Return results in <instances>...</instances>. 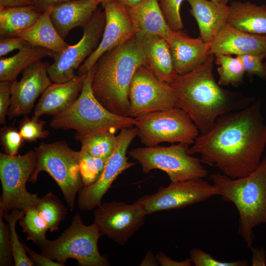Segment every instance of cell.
<instances>
[{"label": "cell", "mask_w": 266, "mask_h": 266, "mask_svg": "<svg viewBox=\"0 0 266 266\" xmlns=\"http://www.w3.org/2000/svg\"><path fill=\"white\" fill-rule=\"evenodd\" d=\"M266 146V125L261 102L218 117L210 129L199 135L188 153L200 154L202 163L218 167L225 175L244 177L260 165Z\"/></svg>", "instance_id": "1"}, {"label": "cell", "mask_w": 266, "mask_h": 266, "mask_svg": "<svg viewBox=\"0 0 266 266\" xmlns=\"http://www.w3.org/2000/svg\"><path fill=\"white\" fill-rule=\"evenodd\" d=\"M214 63L215 56L210 54L197 68L177 75L169 83L177 107L189 115L200 134L209 131L220 116L241 109L256 100L221 87L213 73Z\"/></svg>", "instance_id": "2"}, {"label": "cell", "mask_w": 266, "mask_h": 266, "mask_svg": "<svg viewBox=\"0 0 266 266\" xmlns=\"http://www.w3.org/2000/svg\"><path fill=\"white\" fill-rule=\"evenodd\" d=\"M143 65L146 62L137 35L104 53L91 69L96 98L112 113L129 116L130 85L135 70Z\"/></svg>", "instance_id": "3"}, {"label": "cell", "mask_w": 266, "mask_h": 266, "mask_svg": "<svg viewBox=\"0 0 266 266\" xmlns=\"http://www.w3.org/2000/svg\"><path fill=\"white\" fill-rule=\"evenodd\" d=\"M209 178L219 195L236 207L239 215L238 233L251 249L253 229L266 224V156L255 170L244 177L232 179L224 174L213 173Z\"/></svg>", "instance_id": "4"}, {"label": "cell", "mask_w": 266, "mask_h": 266, "mask_svg": "<svg viewBox=\"0 0 266 266\" xmlns=\"http://www.w3.org/2000/svg\"><path fill=\"white\" fill-rule=\"evenodd\" d=\"M92 71L85 74L82 89L77 100L64 111L54 116L50 123L52 128L72 129L75 137L107 130L114 133L135 125V118L118 115L106 109L96 98L91 87Z\"/></svg>", "instance_id": "5"}, {"label": "cell", "mask_w": 266, "mask_h": 266, "mask_svg": "<svg viewBox=\"0 0 266 266\" xmlns=\"http://www.w3.org/2000/svg\"><path fill=\"white\" fill-rule=\"evenodd\" d=\"M101 236L94 222L85 225L81 217L76 214L69 226L58 238L52 240L46 238L37 245L42 255L64 265L72 258L81 266H110L107 257L101 255L98 249Z\"/></svg>", "instance_id": "6"}, {"label": "cell", "mask_w": 266, "mask_h": 266, "mask_svg": "<svg viewBox=\"0 0 266 266\" xmlns=\"http://www.w3.org/2000/svg\"><path fill=\"white\" fill-rule=\"evenodd\" d=\"M35 167L29 181L35 183L41 171L48 173L56 182L70 209L74 208L77 193L83 187L78 159V151L64 141L41 142L34 148Z\"/></svg>", "instance_id": "7"}, {"label": "cell", "mask_w": 266, "mask_h": 266, "mask_svg": "<svg viewBox=\"0 0 266 266\" xmlns=\"http://www.w3.org/2000/svg\"><path fill=\"white\" fill-rule=\"evenodd\" d=\"M189 145L179 143L169 146H154L135 148L129 153L147 173L154 169L165 172L171 182L205 177L207 170L201 161L188 153Z\"/></svg>", "instance_id": "8"}, {"label": "cell", "mask_w": 266, "mask_h": 266, "mask_svg": "<svg viewBox=\"0 0 266 266\" xmlns=\"http://www.w3.org/2000/svg\"><path fill=\"white\" fill-rule=\"evenodd\" d=\"M137 136L146 146L162 142L193 144L199 130L183 109L173 108L147 114L135 118Z\"/></svg>", "instance_id": "9"}, {"label": "cell", "mask_w": 266, "mask_h": 266, "mask_svg": "<svg viewBox=\"0 0 266 266\" xmlns=\"http://www.w3.org/2000/svg\"><path fill=\"white\" fill-rule=\"evenodd\" d=\"M36 153L30 150L23 155L0 153V179L2 193L0 209L3 212L13 209L26 211L35 207L40 198L27 191L26 183L35 167Z\"/></svg>", "instance_id": "10"}, {"label": "cell", "mask_w": 266, "mask_h": 266, "mask_svg": "<svg viewBox=\"0 0 266 266\" xmlns=\"http://www.w3.org/2000/svg\"><path fill=\"white\" fill-rule=\"evenodd\" d=\"M128 98L129 116L133 118L177 107V99L169 83L158 78L145 65L135 70Z\"/></svg>", "instance_id": "11"}, {"label": "cell", "mask_w": 266, "mask_h": 266, "mask_svg": "<svg viewBox=\"0 0 266 266\" xmlns=\"http://www.w3.org/2000/svg\"><path fill=\"white\" fill-rule=\"evenodd\" d=\"M105 24L104 11L97 9L89 23L83 28V33L77 43L62 52L52 51L54 60L48 68V76L53 83H63L74 77L75 70L98 47Z\"/></svg>", "instance_id": "12"}, {"label": "cell", "mask_w": 266, "mask_h": 266, "mask_svg": "<svg viewBox=\"0 0 266 266\" xmlns=\"http://www.w3.org/2000/svg\"><path fill=\"white\" fill-rule=\"evenodd\" d=\"M219 195L216 186L201 178L171 182L162 186L149 195L140 197L134 202L140 205L147 214L156 212L181 209Z\"/></svg>", "instance_id": "13"}, {"label": "cell", "mask_w": 266, "mask_h": 266, "mask_svg": "<svg viewBox=\"0 0 266 266\" xmlns=\"http://www.w3.org/2000/svg\"><path fill=\"white\" fill-rule=\"evenodd\" d=\"M137 133V127H131L121 129L116 136L115 149L100 176L94 183L83 187L78 192L77 203L79 209L92 210L100 206L102 197L119 175L136 164L128 161L126 154L129 145Z\"/></svg>", "instance_id": "14"}, {"label": "cell", "mask_w": 266, "mask_h": 266, "mask_svg": "<svg viewBox=\"0 0 266 266\" xmlns=\"http://www.w3.org/2000/svg\"><path fill=\"white\" fill-rule=\"evenodd\" d=\"M147 215L135 202L115 200L101 204L94 212V222L101 236H107L119 245H125L143 225Z\"/></svg>", "instance_id": "15"}, {"label": "cell", "mask_w": 266, "mask_h": 266, "mask_svg": "<svg viewBox=\"0 0 266 266\" xmlns=\"http://www.w3.org/2000/svg\"><path fill=\"white\" fill-rule=\"evenodd\" d=\"M105 24L101 40L96 49L78 67L77 75H85L104 53L122 44L138 33L137 28L127 11L114 0L102 5Z\"/></svg>", "instance_id": "16"}, {"label": "cell", "mask_w": 266, "mask_h": 266, "mask_svg": "<svg viewBox=\"0 0 266 266\" xmlns=\"http://www.w3.org/2000/svg\"><path fill=\"white\" fill-rule=\"evenodd\" d=\"M50 65L39 60L24 70L19 81H11V104L7 114L9 119L31 112L36 99L52 84L47 72Z\"/></svg>", "instance_id": "17"}, {"label": "cell", "mask_w": 266, "mask_h": 266, "mask_svg": "<svg viewBox=\"0 0 266 266\" xmlns=\"http://www.w3.org/2000/svg\"><path fill=\"white\" fill-rule=\"evenodd\" d=\"M210 54L266 55V35L246 33L227 23L212 41Z\"/></svg>", "instance_id": "18"}, {"label": "cell", "mask_w": 266, "mask_h": 266, "mask_svg": "<svg viewBox=\"0 0 266 266\" xmlns=\"http://www.w3.org/2000/svg\"><path fill=\"white\" fill-rule=\"evenodd\" d=\"M211 42L193 38L182 30L173 32L169 45L177 75L187 73L202 64L210 54Z\"/></svg>", "instance_id": "19"}, {"label": "cell", "mask_w": 266, "mask_h": 266, "mask_svg": "<svg viewBox=\"0 0 266 266\" xmlns=\"http://www.w3.org/2000/svg\"><path fill=\"white\" fill-rule=\"evenodd\" d=\"M85 75H77L70 80L50 84L43 92L34 110V115L54 116L70 106L80 95Z\"/></svg>", "instance_id": "20"}, {"label": "cell", "mask_w": 266, "mask_h": 266, "mask_svg": "<svg viewBox=\"0 0 266 266\" xmlns=\"http://www.w3.org/2000/svg\"><path fill=\"white\" fill-rule=\"evenodd\" d=\"M100 3L98 0H70L53 6L51 20L64 39L73 29L84 28Z\"/></svg>", "instance_id": "21"}, {"label": "cell", "mask_w": 266, "mask_h": 266, "mask_svg": "<svg viewBox=\"0 0 266 266\" xmlns=\"http://www.w3.org/2000/svg\"><path fill=\"white\" fill-rule=\"evenodd\" d=\"M190 5V14L197 22L200 37L211 42L228 23L230 6L207 0H186Z\"/></svg>", "instance_id": "22"}, {"label": "cell", "mask_w": 266, "mask_h": 266, "mask_svg": "<svg viewBox=\"0 0 266 266\" xmlns=\"http://www.w3.org/2000/svg\"><path fill=\"white\" fill-rule=\"evenodd\" d=\"M126 9L137 28L136 35L139 37L158 35L169 42L173 31L164 17L159 0H143L136 6Z\"/></svg>", "instance_id": "23"}, {"label": "cell", "mask_w": 266, "mask_h": 266, "mask_svg": "<svg viewBox=\"0 0 266 266\" xmlns=\"http://www.w3.org/2000/svg\"><path fill=\"white\" fill-rule=\"evenodd\" d=\"M140 38L146 66L160 79L168 83L171 82L177 74L167 41L155 35Z\"/></svg>", "instance_id": "24"}, {"label": "cell", "mask_w": 266, "mask_h": 266, "mask_svg": "<svg viewBox=\"0 0 266 266\" xmlns=\"http://www.w3.org/2000/svg\"><path fill=\"white\" fill-rule=\"evenodd\" d=\"M53 8L49 7L33 25L13 36L21 38L33 46L43 47L56 52L64 51L69 45L62 38L53 25L51 17Z\"/></svg>", "instance_id": "25"}, {"label": "cell", "mask_w": 266, "mask_h": 266, "mask_svg": "<svg viewBox=\"0 0 266 266\" xmlns=\"http://www.w3.org/2000/svg\"><path fill=\"white\" fill-rule=\"evenodd\" d=\"M230 6L229 24L246 33L266 35V5L233 1Z\"/></svg>", "instance_id": "26"}, {"label": "cell", "mask_w": 266, "mask_h": 266, "mask_svg": "<svg viewBox=\"0 0 266 266\" xmlns=\"http://www.w3.org/2000/svg\"><path fill=\"white\" fill-rule=\"evenodd\" d=\"M52 51L28 44L15 55L0 59V81H12L19 74L33 63L49 56Z\"/></svg>", "instance_id": "27"}, {"label": "cell", "mask_w": 266, "mask_h": 266, "mask_svg": "<svg viewBox=\"0 0 266 266\" xmlns=\"http://www.w3.org/2000/svg\"><path fill=\"white\" fill-rule=\"evenodd\" d=\"M41 13L34 5L19 7L0 5V38L13 36L28 29L37 21Z\"/></svg>", "instance_id": "28"}, {"label": "cell", "mask_w": 266, "mask_h": 266, "mask_svg": "<svg viewBox=\"0 0 266 266\" xmlns=\"http://www.w3.org/2000/svg\"><path fill=\"white\" fill-rule=\"evenodd\" d=\"M215 63L219 66L218 84L221 86L237 87L243 82L246 73L243 65L237 56L220 54L215 56Z\"/></svg>", "instance_id": "29"}, {"label": "cell", "mask_w": 266, "mask_h": 266, "mask_svg": "<svg viewBox=\"0 0 266 266\" xmlns=\"http://www.w3.org/2000/svg\"><path fill=\"white\" fill-rule=\"evenodd\" d=\"M114 133L110 131H101L84 135L78 140L81 144V148L93 156L109 158L116 145V137Z\"/></svg>", "instance_id": "30"}, {"label": "cell", "mask_w": 266, "mask_h": 266, "mask_svg": "<svg viewBox=\"0 0 266 266\" xmlns=\"http://www.w3.org/2000/svg\"><path fill=\"white\" fill-rule=\"evenodd\" d=\"M35 207L51 232L58 230L67 213L63 202L51 192L39 198Z\"/></svg>", "instance_id": "31"}, {"label": "cell", "mask_w": 266, "mask_h": 266, "mask_svg": "<svg viewBox=\"0 0 266 266\" xmlns=\"http://www.w3.org/2000/svg\"><path fill=\"white\" fill-rule=\"evenodd\" d=\"M24 215V211L16 209L11 210L10 213L3 211V217L9 224V235L15 266H35L27 255L22 241L19 240L16 232V224Z\"/></svg>", "instance_id": "32"}, {"label": "cell", "mask_w": 266, "mask_h": 266, "mask_svg": "<svg viewBox=\"0 0 266 266\" xmlns=\"http://www.w3.org/2000/svg\"><path fill=\"white\" fill-rule=\"evenodd\" d=\"M22 231L27 234V240H32L38 245L45 239L48 228L36 207L25 211V215L19 220Z\"/></svg>", "instance_id": "33"}, {"label": "cell", "mask_w": 266, "mask_h": 266, "mask_svg": "<svg viewBox=\"0 0 266 266\" xmlns=\"http://www.w3.org/2000/svg\"><path fill=\"white\" fill-rule=\"evenodd\" d=\"M78 159L83 187H86L99 178L108 158L95 157L81 148L78 151Z\"/></svg>", "instance_id": "34"}, {"label": "cell", "mask_w": 266, "mask_h": 266, "mask_svg": "<svg viewBox=\"0 0 266 266\" xmlns=\"http://www.w3.org/2000/svg\"><path fill=\"white\" fill-rule=\"evenodd\" d=\"M45 124V122L38 117L33 115L29 118L26 115L20 122L19 131L24 141H36L48 136L49 132L44 129Z\"/></svg>", "instance_id": "35"}, {"label": "cell", "mask_w": 266, "mask_h": 266, "mask_svg": "<svg viewBox=\"0 0 266 266\" xmlns=\"http://www.w3.org/2000/svg\"><path fill=\"white\" fill-rule=\"evenodd\" d=\"M185 0H159L164 17L173 32L182 30L183 25L180 16V7Z\"/></svg>", "instance_id": "36"}, {"label": "cell", "mask_w": 266, "mask_h": 266, "mask_svg": "<svg viewBox=\"0 0 266 266\" xmlns=\"http://www.w3.org/2000/svg\"><path fill=\"white\" fill-rule=\"evenodd\" d=\"M24 141L19 131L14 127L4 126L0 129V143L5 154L17 155Z\"/></svg>", "instance_id": "37"}, {"label": "cell", "mask_w": 266, "mask_h": 266, "mask_svg": "<svg viewBox=\"0 0 266 266\" xmlns=\"http://www.w3.org/2000/svg\"><path fill=\"white\" fill-rule=\"evenodd\" d=\"M236 56L241 61L246 73L250 78L257 76L266 80V64L263 62L266 58V54H248Z\"/></svg>", "instance_id": "38"}, {"label": "cell", "mask_w": 266, "mask_h": 266, "mask_svg": "<svg viewBox=\"0 0 266 266\" xmlns=\"http://www.w3.org/2000/svg\"><path fill=\"white\" fill-rule=\"evenodd\" d=\"M190 258L195 266H247L245 260L225 262L215 259L209 253L200 248H192L190 252Z\"/></svg>", "instance_id": "39"}, {"label": "cell", "mask_w": 266, "mask_h": 266, "mask_svg": "<svg viewBox=\"0 0 266 266\" xmlns=\"http://www.w3.org/2000/svg\"><path fill=\"white\" fill-rule=\"evenodd\" d=\"M3 210L0 209V266H8L13 264L8 223L3 221Z\"/></svg>", "instance_id": "40"}, {"label": "cell", "mask_w": 266, "mask_h": 266, "mask_svg": "<svg viewBox=\"0 0 266 266\" xmlns=\"http://www.w3.org/2000/svg\"><path fill=\"white\" fill-rule=\"evenodd\" d=\"M11 82H0V124L5 125L6 115L11 104Z\"/></svg>", "instance_id": "41"}, {"label": "cell", "mask_w": 266, "mask_h": 266, "mask_svg": "<svg viewBox=\"0 0 266 266\" xmlns=\"http://www.w3.org/2000/svg\"><path fill=\"white\" fill-rule=\"evenodd\" d=\"M29 44L24 39L16 36L1 37L0 40V56L2 57L16 49L19 50Z\"/></svg>", "instance_id": "42"}, {"label": "cell", "mask_w": 266, "mask_h": 266, "mask_svg": "<svg viewBox=\"0 0 266 266\" xmlns=\"http://www.w3.org/2000/svg\"><path fill=\"white\" fill-rule=\"evenodd\" d=\"M25 249L31 257L32 260L38 266H64L65 265L58 262H55L48 257L41 254H39L29 248L25 243L22 242Z\"/></svg>", "instance_id": "43"}, {"label": "cell", "mask_w": 266, "mask_h": 266, "mask_svg": "<svg viewBox=\"0 0 266 266\" xmlns=\"http://www.w3.org/2000/svg\"><path fill=\"white\" fill-rule=\"evenodd\" d=\"M156 256L159 265L161 266H191L192 265V261L190 258L182 261H176L162 251H159Z\"/></svg>", "instance_id": "44"}, {"label": "cell", "mask_w": 266, "mask_h": 266, "mask_svg": "<svg viewBox=\"0 0 266 266\" xmlns=\"http://www.w3.org/2000/svg\"><path fill=\"white\" fill-rule=\"evenodd\" d=\"M251 250L252 252L251 259L252 266H266V252L263 248H254L252 247Z\"/></svg>", "instance_id": "45"}, {"label": "cell", "mask_w": 266, "mask_h": 266, "mask_svg": "<svg viewBox=\"0 0 266 266\" xmlns=\"http://www.w3.org/2000/svg\"><path fill=\"white\" fill-rule=\"evenodd\" d=\"M34 6L40 13L44 12L47 8L50 6H54L56 5L70 0H33Z\"/></svg>", "instance_id": "46"}, {"label": "cell", "mask_w": 266, "mask_h": 266, "mask_svg": "<svg viewBox=\"0 0 266 266\" xmlns=\"http://www.w3.org/2000/svg\"><path fill=\"white\" fill-rule=\"evenodd\" d=\"M0 5L5 7L34 5V1L33 0H0Z\"/></svg>", "instance_id": "47"}, {"label": "cell", "mask_w": 266, "mask_h": 266, "mask_svg": "<svg viewBox=\"0 0 266 266\" xmlns=\"http://www.w3.org/2000/svg\"><path fill=\"white\" fill-rule=\"evenodd\" d=\"M159 265L156 256L151 251H148L140 264L141 266H158Z\"/></svg>", "instance_id": "48"}, {"label": "cell", "mask_w": 266, "mask_h": 266, "mask_svg": "<svg viewBox=\"0 0 266 266\" xmlns=\"http://www.w3.org/2000/svg\"><path fill=\"white\" fill-rule=\"evenodd\" d=\"M125 9L131 8L140 3L143 0H114Z\"/></svg>", "instance_id": "49"}, {"label": "cell", "mask_w": 266, "mask_h": 266, "mask_svg": "<svg viewBox=\"0 0 266 266\" xmlns=\"http://www.w3.org/2000/svg\"><path fill=\"white\" fill-rule=\"evenodd\" d=\"M215 3L223 4V5H228L227 3L230 0H210Z\"/></svg>", "instance_id": "50"}, {"label": "cell", "mask_w": 266, "mask_h": 266, "mask_svg": "<svg viewBox=\"0 0 266 266\" xmlns=\"http://www.w3.org/2000/svg\"><path fill=\"white\" fill-rule=\"evenodd\" d=\"M98 0L100 1V3H101L102 5L109 0Z\"/></svg>", "instance_id": "51"}, {"label": "cell", "mask_w": 266, "mask_h": 266, "mask_svg": "<svg viewBox=\"0 0 266 266\" xmlns=\"http://www.w3.org/2000/svg\"><path fill=\"white\" fill-rule=\"evenodd\" d=\"M265 63H266V61L265 62Z\"/></svg>", "instance_id": "52"}]
</instances>
